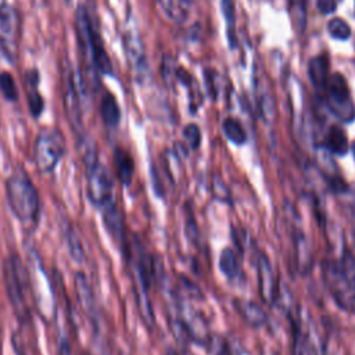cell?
Returning a JSON list of instances; mask_svg holds the SVG:
<instances>
[{"instance_id":"29","label":"cell","mask_w":355,"mask_h":355,"mask_svg":"<svg viewBox=\"0 0 355 355\" xmlns=\"http://www.w3.org/2000/svg\"><path fill=\"white\" fill-rule=\"evenodd\" d=\"M351 150H352V154H354V158H355V141L352 143V146H351Z\"/></svg>"},{"instance_id":"30","label":"cell","mask_w":355,"mask_h":355,"mask_svg":"<svg viewBox=\"0 0 355 355\" xmlns=\"http://www.w3.org/2000/svg\"><path fill=\"white\" fill-rule=\"evenodd\" d=\"M64 1H69V0H64Z\"/></svg>"},{"instance_id":"10","label":"cell","mask_w":355,"mask_h":355,"mask_svg":"<svg viewBox=\"0 0 355 355\" xmlns=\"http://www.w3.org/2000/svg\"><path fill=\"white\" fill-rule=\"evenodd\" d=\"M101 211H103V222L105 225V229L108 230L111 237L122 247V251L125 252L128 244H126V239H125L123 219H122V215H121L115 201H112L111 204L104 207Z\"/></svg>"},{"instance_id":"19","label":"cell","mask_w":355,"mask_h":355,"mask_svg":"<svg viewBox=\"0 0 355 355\" xmlns=\"http://www.w3.org/2000/svg\"><path fill=\"white\" fill-rule=\"evenodd\" d=\"M337 268L345 286L355 290V255L349 251H344Z\"/></svg>"},{"instance_id":"23","label":"cell","mask_w":355,"mask_h":355,"mask_svg":"<svg viewBox=\"0 0 355 355\" xmlns=\"http://www.w3.org/2000/svg\"><path fill=\"white\" fill-rule=\"evenodd\" d=\"M327 32L337 40H347L351 36V28L343 18L330 19L327 24Z\"/></svg>"},{"instance_id":"17","label":"cell","mask_w":355,"mask_h":355,"mask_svg":"<svg viewBox=\"0 0 355 355\" xmlns=\"http://www.w3.org/2000/svg\"><path fill=\"white\" fill-rule=\"evenodd\" d=\"M62 234H64V240H65V245H67L69 257L72 258L73 262L82 263L86 258V254H85L83 245H82L73 226L67 222L65 226L62 227Z\"/></svg>"},{"instance_id":"24","label":"cell","mask_w":355,"mask_h":355,"mask_svg":"<svg viewBox=\"0 0 355 355\" xmlns=\"http://www.w3.org/2000/svg\"><path fill=\"white\" fill-rule=\"evenodd\" d=\"M183 136L187 140V143L190 144V147L193 150H197L200 147L201 143V132L198 129L197 125L194 123H189L183 128Z\"/></svg>"},{"instance_id":"14","label":"cell","mask_w":355,"mask_h":355,"mask_svg":"<svg viewBox=\"0 0 355 355\" xmlns=\"http://www.w3.org/2000/svg\"><path fill=\"white\" fill-rule=\"evenodd\" d=\"M98 112L103 123L107 128H116L121 122V108L115 96L110 92H105L100 100Z\"/></svg>"},{"instance_id":"13","label":"cell","mask_w":355,"mask_h":355,"mask_svg":"<svg viewBox=\"0 0 355 355\" xmlns=\"http://www.w3.org/2000/svg\"><path fill=\"white\" fill-rule=\"evenodd\" d=\"M75 287H76V297L82 306V309L86 312L87 316L96 319V302H94V291L92 288L90 282L87 280L86 275L82 272H78L75 276Z\"/></svg>"},{"instance_id":"16","label":"cell","mask_w":355,"mask_h":355,"mask_svg":"<svg viewBox=\"0 0 355 355\" xmlns=\"http://www.w3.org/2000/svg\"><path fill=\"white\" fill-rule=\"evenodd\" d=\"M324 147L336 155H345L349 150V141L344 129L340 128L338 125L330 126L326 136Z\"/></svg>"},{"instance_id":"4","label":"cell","mask_w":355,"mask_h":355,"mask_svg":"<svg viewBox=\"0 0 355 355\" xmlns=\"http://www.w3.org/2000/svg\"><path fill=\"white\" fill-rule=\"evenodd\" d=\"M85 146L83 162L86 168V196L93 207L103 209L114 201V182L110 169L100 161L94 143L86 137L80 141Z\"/></svg>"},{"instance_id":"25","label":"cell","mask_w":355,"mask_h":355,"mask_svg":"<svg viewBox=\"0 0 355 355\" xmlns=\"http://www.w3.org/2000/svg\"><path fill=\"white\" fill-rule=\"evenodd\" d=\"M220 7H222V12L226 18V21L229 22V39L232 40V36H233V31H232V26H233V21H234V6H233V1L232 0H222L220 3Z\"/></svg>"},{"instance_id":"18","label":"cell","mask_w":355,"mask_h":355,"mask_svg":"<svg viewBox=\"0 0 355 355\" xmlns=\"http://www.w3.org/2000/svg\"><path fill=\"white\" fill-rule=\"evenodd\" d=\"M237 309L241 313L243 319L254 326V327H259L266 322V313L263 312V309L255 304V302H248V301H239L237 302Z\"/></svg>"},{"instance_id":"7","label":"cell","mask_w":355,"mask_h":355,"mask_svg":"<svg viewBox=\"0 0 355 355\" xmlns=\"http://www.w3.org/2000/svg\"><path fill=\"white\" fill-rule=\"evenodd\" d=\"M326 103L329 111L343 123L355 119V103L351 97L349 86L341 73H333L326 83Z\"/></svg>"},{"instance_id":"3","label":"cell","mask_w":355,"mask_h":355,"mask_svg":"<svg viewBox=\"0 0 355 355\" xmlns=\"http://www.w3.org/2000/svg\"><path fill=\"white\" fill-rule=\"evenodd\" d=\"M76 40L82 57L101 75H112V62L107 54L103 39L96 31L89 10L85 4H79L75 11Z\"/></svg>"},{"instance_id":"15","label":"cell","mask_w":355,"mask_h":355,"mask_svg":"<svg viewBox=\"0 0 355 355\" xmlns=\"http://www.w3.org/2000/svg\"><path fill=\"white\" fill-rule=\"evenodd\" d=\"M308 76L312 85L322 90L326 87L329 79V58L327 55H316L308 62Z\"/></svg>"},{"instance_id":"2","label":"cell","mask_w":355,"mask_h":355,"mask_svg":"<svg viewBox=\"0 0 355 355\" xmlns=\"http://www.w3.org/2000/svg\"><path fill=\"white\" fill-rule=\"evenodd\" d=\"M1 270L6 294L15 318L22 323L31 322L33 290L28 266L17 252H10L3 261Z\"/></svg>"},{"instance_id":"5","label":"cell","mask_w":355,"mask_h":355,"mask_svg":"<svg viewBox=\"0 0 355 355\" xmlns=\"http://www.w3.org/2000/svg\"><path fill=\"white\" fill-rule=\"evenodd\" d=\"M65 154L67 140L64 133L58 128H43L36 135L32 148V158L35 168L39 173H53Z\"/></svg>"},{"instance_id":"21","label":"cell","mask_w":355,"mask_h":355,"mask_svg":"<svg viewBox=\"0 0 355 355\" xmlns=\"http://www.w3.org/2000/svg\"><path fill=\"white\" fill-rule=\"evenodd\" d=\"M222 128H223L225 136H226L232 143H234V144H244V143H245V140H247V133H245L244 128L241 126V123H240L237 119H234V118H232V116L226 118V119L223 121Z\"/></svg>"},{"instance_id":"6","label":"cell","mask_w":355,"mask_h":355,"mask_svg":"<svg viewBox=\"0 0 355 355\" xmlns=\"http://www.w3.org/2000/svg\"><path fill=\"white\" fill-rule=\"evenodd\" d=\"M21 33V12L10 4H0V53L10 62H15L18 58Z\"/></svg>"},{"instance_id":"11","label":"cell","mask_w":355,"mask_h":355,"mask_svg":"<svg viewBox=\"0 0 355 355\" xmlns=\"http://www.w3.org/2000/svg\"><path fill=\"white\" fill-rule=\"evenodd\" d=\"M112 162L116 178L123 187H129L135 173V161L132 155L122 147H115L112 151Z\"/></svg>"},{"instance_id":"26","label":"cell","mask_w":355,"mask_h":355,"mask_svg":"<svg viewBox=\"0 0 355 355\" xmlns=\"http://www.w3.org/2000/svg\"><path fill=\"white\" fill-rule=\"evenodd\" d=\"M316 6L322 14H330L336 10V0H316Z\"/></svg>"},{"instance_id":"1","label":"cell","mask_w":355,"mask_h":355,"mask_svg":"<svg viewBox=\"0 0 355 355\" xmlns=\"http://www.w3.org/2000/svg\"><path fill=\"white\" fill-rule=\"evenodd\" d=\"M6 198L12 215L25 226L35 227L42 212L39 190L24 166H17L6 180Z\"/></svg>"},{"instance_id":"12","label":"cell","mask_w":355,"mask_h":355,"mask_svg":"<svg viewBox=\"0 0 355 355\" xmlns=\"http://www.w3.org/2000/svg\"><path fill=\"white\" fill-rule=\"evenodd\" d=\"M258 272H259V290L263 300L273 304L277 297V284L272 276V268L268 258L263 254L258 257Z\"/></svg>"},{"instance_id":"20","label":"cell","mask_w":355,"mask_h":355,"mask_svg":"<svg viewBox=\"0 0 355 355\" xmlns=\"http://www.w3.org/2000/svg\"><path fill=\"white\" fill-rule=\"evenodd\" d=\"M219 268L229 279H234L240 272V262L237 254L232 248H225L219 257Z\"/></svg>"},{"instance_id":"27","label":"cell","mask_w":355,"mask_h":355,"mask_svg":"<svg viewBox=\"0 0 355 355\" xmlns=\"http://www.w3.org/2000/svg\"><path fill=\"white\" fill-rule=\"evenodd\" d=\"M57 355H73L72 352V347L69 344V341L67 338H62L58 344V349H57Z\"/></svg>"},{"instance_id":"8","label":"cell","mask_w":355,"mask_h":355,"mask_svg":"<svg viewBox=\"0 0 355 355\" xmlns=\"http://www.w3.org/2000/svg\"><path fill=\"white\" fill-rule=\"evenodd\" d=\"M83 87V79L79 73L71 72L67 79V87L64 94V107H65V115L67 119L78 136L79 141H82L85 136V128H83V118H82V100H80V92Z\"/></svg>"},{"instance_id":"22","label":"cell","mask_w":355,"mask_h":355,"mask_svg":"<svg viewBox=\"0 0 355 355\" xmlns=\"http://www.w3.org/2000/svg\"><path fill=\"white\" fill-rule=\"evenodd\" d=\"M0 93H1L3 97H4L7 101H10V103L18 101L19 93H18V87H17L15 79H14V76H12L10 72H7V71L0 72Z\"/></svg>"},{"instance_id":"9","label":"cell","mask_w":355,"mask_h":355,"mask_svg":"<svg viewBox=\"0 0 355 355\" xmlns=\"http://www.w3.org/2000/svg\"><path fill=\"white\" fill-rule=\"evenodd\" d=\"M40 72L36 68H29L24 72V86L26 92L28 108L32 118L37 119L44 111V98L39 92Z\"/></svg>"},{"instance_id":"28","label":"cell","mask_w":355,"mask_h":355,"mask_svg":"<svg viewBox=\"0 0 355 355\" xmlns=\"http://www.w3.org/2000/svg\"><path fill=\"white\" fill-rule=\"evenodd\" d=\"M351 215H352V233H354V240H355V204H352Z\"/></svg>"}]
</instances>
